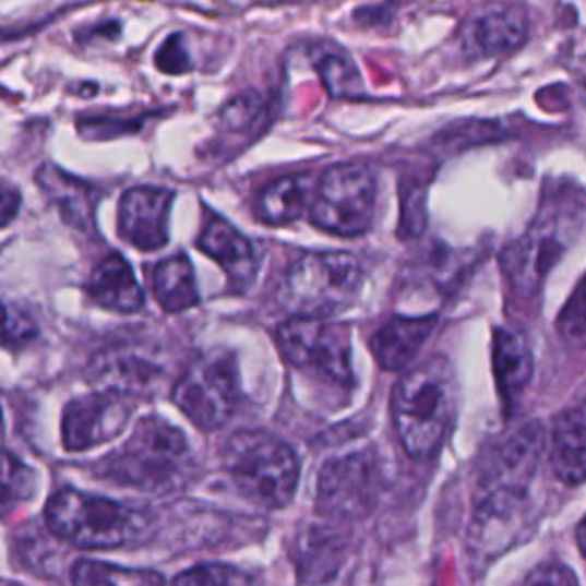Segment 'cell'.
<instances>
[{"mask_svg": "<svg viewBox=\"0 0 586 586\" xmlns=\"http://www.w3.org/2000/svg\"><path fill=\"white\" fill-rule=\"evenodd\" d=\"M543 450V424L525 421L488 454L475 490V557L492 561L513 543L515 529L525 521L527 498Z\"/></svg>", "mask_w": 586, "mask_h": 586, "instance_id": "1", "label": "cell"}, {"mask_svg": "<svg viewBox=\"0 0 586 586\" xmlns=\"http://www.w3.org/2000/svg\"><path fill=\"white\" fill-rule=\"evenodd\" d=\"M584 225V195L575 183H546L529 229L502 252V271L509 289L531 298L543 287L548 273L577 241Z\"/></svg>", "mask_w": 586, "mask_h": 586, "instance_id": "2", "label": "cell"}, {"mask_svg": "<svg viewBox=\"0 0 586 586\" xmlns=\"http://www.w3.org/2000/svg\"><path fill=\"white\" fill-rule=\"evenodd\" d=\"M458 404L454 364L433 356L417 364L392 392V421L404 450L415 461L438 454L447 438Z\"/></svg>", "mask_w": 586, "mask_h": 586, "instance_id": "3", "label": "cell"}, {"mask_svg": "<svg viewBox=\"0 0 586 586\" xmlns=\"http://www.w3.org/2000/svg\"><path fill=\"white\" fill-rule=\"evenodd\" d=\"M95 473L124 488L170 492L189 481L193 454L186 435L158 415L143 417L120 450L95 465Z\"/></svg>", "mask_w": 586, "mask_h": 586, "instance_id": "4", "label": "cell"}, {"mask_svg": "<svg viewBox=\"0 0 586 586\" xmlns=\"http://www.w3.org/2000/svg\"><path fill=\"white\" fill-rule=\"evenodd\" d=\"M225 473L241 495L266 509L287 506L300 481V461L289 442L271 431L234 433L223 452Z\"/></svg>", "mask_w": 586, "mask_h": 586, "instance_id": "5", "label": "cell"}, {"mask_svg": "<svg viewBox=\"0 0 586 586\" xmlns=\"http://www.w3.org/2000/svg\"><path fill=\"white\" fill-rule=\"evenodd\" d=\"M362 279V266L354 254L304 252L279 279L277 302L291 316L331 319L354 304Z\"/></svg>", "mask_w": 586, "mask_h": 586, "instance_id": "6", "label": "cell"}, {"mask_svg": "<svg viewBox=\"0 0 586 586\" xmlns=\"http://www.w3.org/2000/svg\"><path fill=\"white\" fill-rule=\"evenodd\" d=\"M46 527L83 550L124 548L147 531V515L108 498L62 488L46 504Z\"/></svg>", "mask_w": 586, "mask_h": 586, "instance_id": "7", "label": "cell"}, {"mask_svg": "<svg viewBox=\"0 0 586 586\" xmlns=\"http://www.w3.org/2000/svg\"><path fill=\"white\" fill-rule=\"evenodd\" d=\"M239 362L225 348L195 358L172 387L175 406L206 433L229 424L239 408Z\"/></svg>", "mask_w": 586, "mask_h": 586, "instance_id": "8", "label": "cell"}, {"mask_svg": "<svg viewBox=\"0 0 586 586\" xmlns=\"http://www.w3.org/2000/svg\"><path fill=\"white\" fill-rule=\"evenodd\" d=\"M275 342L294 369L331 387L348 390L356 385L350 327L346 323L294 316L277 327Z\"/></svg>", "mask_w": 586, "mask_h": 586, "instance_id": "9", "label": "cell"}, {"mask_svg": "<svg viewBox=\"0 0 586 586\" xmlns=\"http://www.w3.org/2000/svg\"><path fill=\"white\" fill-rule=\"evenodd\" d=\"M310 220L335 237H360L376 214V175L362 163H339L314 183Z\"/></svg>", "mask_w": 586, "mask_h": 586, "instance_id": "10", "label": "cell"}, {"mask_svg": "<svg viewBox=\"0 0 586 586\" xmlns=\"http://www.w3.org/2000/svg\"><path fill=\"white\" fill-rule=\"evenodd\" d=\"M379 465L369 452L344 454L323 465L316 486L321 515L335 523L364 518L379 500Z\"/></svg>", "mask_w": 586, "mask_h": 586, "instance_id": "11", "label": "cell"}, {"mask_svg": "<svg viewBox=\"0 0 586 586\" xmlns=\"http://www.w3.org/2000/svg\"><path fill=\"white\" fill-rule=\"evenodd\" d=\"M89 383L124 396H154L166 385L168 367L147 344H112L92 358Z\"/></svg>", "mask_w": 586, "mask_h": 586, "instance_id": "12", "label": "cell"}, {"mask_svg": "<svg viewBox=\"0 0 586 586\" xmlns=\"http://www.w3.org/2000/svg\"><path fill=\"white\" fill-rule=\"evenodd\" d=\"M135 402L110 390H97L69 402L62 412V444L67 452H87L120 435Z\"/></svg>", "mask_w": 586, "mask_h": 586, "instance_id": "13", "label": "cell"}, {"mask_svg": "<svg viewBox=\"0 0 586 586\" xmlns=\"http://www.w3.org/2000/svg\"><path fill=\"white\" fill-rule=\"evenodd\" d=\"M529 37V19L521 5L486 3L463 21L461 49L473 58H498L518 51Z\"/></svg>", "mask_w": 586, "mask_h": 586, "instance_id": "14", "label": "cell"}, {"mask_svg": "<svg viewBox=\"0 0 586 586\" xmlns=\"http://www.w3.org/2000/svg\"><path fill=\"white\" fill-rule=\"evenodd\" d=\"M172 202L175 193L163 189V186L129 189L120 200V208H117V231L137 250H160L170 241Z\"/></svg>", "mask_w": 586, "mask_h": 586, "instance_id": "15", "label": "cell"}, {"mask_svg": "<svg viewBox=\"0 0 586 586\" xmlns=\"http://www.w3.org/2000/svg\"><path fill=\"white\" fill-rule=\"evenodd\" d=\"M35 181L58 211L62 220L83 234H95L97 229V204L99 193L92 183L64 172L53 163H44L37 170Z\"/></svg>", "mask_w": 586, "mask_h": 586, "instance_id": "16", "label": "cell"}, {"mask_svg": "<svg viewBox=\"0 0 586 586\" xmlns=\"http://www.w3.org/2000/svg\"><path fill=\"white\" fill-rule=\"evenodd\" d=\"M198 248L223 266L229 283L237 291H246L254 283L256 273H260L256 248L225 218H211L204 225L198 239Z\"/></svg>", "mask_w": 586, "mask_h": 586, "instance_id": "17", "label": "cell"}, {"mask_svg": "<svg viewBox=\"0 0 586 586\" xmlns=\"http://www.w3.org/2000/svg\"><path fill=\"white\" fill-rule=\"evenodd\" d=\"M435 327V316H394L371 339V354L387 371L406 369Z\"/></svg>", "mask_w": 586, "mask_h": 586, "instance_id": "18", "label": "cell"}, {"mask_svg": "<svg viewBox=\"0 0 586 586\" xmlns=\"http://www.w3.org/2000/svg\"><path fill=\"white\" fill-rule=\"evenodd\" d=\"M87 294L99 308L117 314H135L145 308V294L140 289L133 268L122 254H108L92 271Z\"/></svg>", "mask_w": 586, "mask_h": 586, "instance_id": "19", "label": "cell"}, {"mask_svg": "<svg viewBox=\"0 0 586 586\" xmlns=\"http://www.w3.org/2000/svg\"><path fill=\"white\" fill-rule=\"evenodd\" d=\"M492 369H495L502 402L511 406L531 381L534 358L523 333L513 327H498L492 335Z\"/></svg>", "mask_w": 586, "mask_h": 586, "instance_id": "20", "label": "cell"}, {"mask_svg": "<svg viewBox=\"0 0 586 586\" xmlns=\"http://www.w3.org/2000/svg\"><path fill=\"white\" fill-rule=\"evenodd\" d=\"M550 465L559 481L579 486L586 470V424L584 408L575 406L561 412L550 433Z\"/></svg>", "mask_w": 586, "mask_h": 586, "instance_id": "21", "label": "cell"}, {"mask_svg": "<svg viewBox=\"0 0 586 586\" xmlns=\"http://www.w3.org/2000/svg\"><path fill=\"white\" fill-rule=\"evenodd\" d=\"M314 193V177L310 172L287 175L271 181L256 198L254 214L262 223L285 227L308 214Z\"/></svg>", "mask_w": 586, "mask_h": 586, "instance_id": "22", "label": "cell"}, {"mask_svg": "<svg viewBox=\"0 0 586 586\" xmlns=\"http://www.w3.org/2000/svg\"><path fill=\"white\" fill-rule=\"evenodd\" d=\"M152 291L166 312L177 314L200 302L195 268L186 254H172L152 271Z\"/></svg>", "mask_w": 586, "mask_h": 586, "instance_id": "23", "label": "cell"}, {"mask_svg": "<svg viewBox=\"0 0 586 586\" xmlns=\"http://www.w3.org/2000/svg\"><path fill=\"white\" fill-rule=\"evenodd\" d=\"M310 62L333 99H364L367 85L358 64L339 46L316 41L310 49Z\"/></svg>", "mask_w": 586, "mask_h": 586, "instance_id": "24", "label": "cell"}, {"mask_svg": "<svg viewBox=\"0 0 586 586\" xmlns=\"http://www.w3.org/2000/svg\"><path fill=\"white\" fill-rule=\"evenodd\" d=\"M342 543L333 534L323 529H310L300 538L298 552V579L300 586H325L342 566Z\"/></svg>", "mask_w": 586, "mask_h": 586, "instance_id": "25", "label": "cell"}, {"mask_svg": "<svg viewBox=\"0 0 586 586\" xmlns=\"http://www.w3.org/2000/svg\"><path fill=\"white\" fill-rule=\"evenodd\" d=\"M72 586H166V577L147 569H124L106 561L81 559L72 569Z\"/></svg>", "mask_w": 586, "mask_h": 586, "instance_id": "26", "label": "cell"}, {"mask_svg": "<svg viewBox=\"0 0 586 586\" xmlns=\"http://www.w3.org/2000/svg\"><path fill=\"white\" fill-rule=\"evenodd\" d=\"M37 495V473L12 452L0 450V518Z\"/></svg>", "mask_w": 586, "mask_h": 586, "instance_id": "27", "label": "cell"}, {"mask_svg": "<svg viewBox=\"0 0 586 586\" xmlns=\"http://www.w3.org/2000/svg\"><path fill=\"white\" fill-rule=\"evenodd\" d=\"M271 112L268 101L256 92H243L234 97L218 117L220 133H254L264 127L266 115Z\"/></svg>", "mask_w": 586, "mask_h": 586, "instance_id": "28", "label": "cell"}, {"mask_svg": "<svg viewBox=\"0 0 586 586\" xmlns=\"http://www.w3.org/2000/svg\"><path fill=\"white\" fill-rule=\"evenodd\" d=\"M433 179L429 175L415 172L402 177V237H417L427 227V193Z\"/></svg>", "mask_w": 586, "mask_h": 586, "instance_id": "29", "label": "cell"}, {"mask_svg": "<svg viewBox=\"0 0 586 586\" xmlns=\"http://www.w3.org/2000/svg\"><path fill=\"white\" fill-rule=\"evenodd\" d=\"M172 586H256V579L227 564H200L179 573Z\"/></svg>", "mask_w": 586, "mask_h": 586, "instance_id": "30", "label": "cell"}, {"mask_svg": "<svg viewBox=\"0 0 586 586\" xmlns=\"http://www.w3.org/2000/svg\"><path fill=\"white\" fill-rule=\"evenodd\" d=\"M145 127V115L115 117V115H87L79 120V133L85 140H115L137 133Z\"/></svg>", "mask_w": 586, "mask_h": 586, "instance_id": "31", "label": "cell"}, {"mask_svg": "<svg viewBox=\"0 0 586 586\" xmlns=\"http://www.w3.org/2000/svg\"><path fill=\"white\" fill-rule=\"evenodd\" d=\"M37 335V325L31 314L14 302L0 300V344L16 348L28 344Z\"/></svg>", "mask_w": 586, "mask_h": 586, "instance_id": "32", "label": "cell"}, {"mask_svg": "<svg viewBox=\"0 0 586 586\" xmlns=\"http://www.w3.org/2000/svg\"><path fill=\"white\" fill-rule=\"evenodd\" d=\"M154 62L163 74H170V76L189 74L193 69V60H191L189 49H186V35L172 33L166 41L158 46Z\"/></svg>", "mask_w": 586, "mask_h": 586, "instance_id": "33", "label": "cell"}, {"mask_svg": "<svg viewBox=\"0 0 586 586\" xmlns=\"http://www.w3.org/2000/svg\"><path fill=\"white\" fill-rule=\"evenodd\" d=\"M584 308H586V300H584V279H579V285L575 287L571 300L566 302L564 312L559 314V321H557V327L561 337H564L566 342H573V344H582L584 342V321H586V314H584Z\"/></svg>", "mask_w": 586, "mask_h": 586, "instance_id": "34", "label": "cell"}, {"mask_svg": "<svg viewBox=\"0 0 586 586\" xmlns=\"http://www.w3.org/2000/svg\"><path fill=\"white\" fill-rule=\"evenodd\" d=\"M518 586H579L571 569L561 564H541L534 569Z\"/></svg>", "mask_w": 586, "mask_h": 586, "instance_id": "35", "label": "cell"}, {"mask_svg": "<svg viewBox=\"0 0 586 586\" xmlns=\"http://www.w3.org/2000/svg\"><path fill=\"white\" fill-rule=\"evenodd\" d=\"M21 208V193L10 186H0V229L8 227Z\"/></svg>", "mask_w": 586, "mask_h": 586, "instance_id": "36", "label": "cell"}, {"mask_svg": "<svg viewBox=\"0 0 586 586\" xmlns=\"http://www.w3.org/2000/svg\"><path fill=\"white\" fill-rule=\"evenodd\" d=\"M3 442H5V410L3 404H0V450H3Z\"/></svg>", "mask_w": 586, "mask_h": 586, "instance_id": "37", "label": "cell"}, {"mask_svg": "<svg viewBox=\"0 0 586 586\" xmlns=\"http://www.w3.org/2000/svg\"><path fill=\"white\" fill-rule=\"evenodd\" d=\"M0 586H23V584H16V582H10V579L0 577Z\"/></svg>", "mask_w": 586, "mask_h": 586, "instance_id": "38", "label": "cell"}]
</instances>
